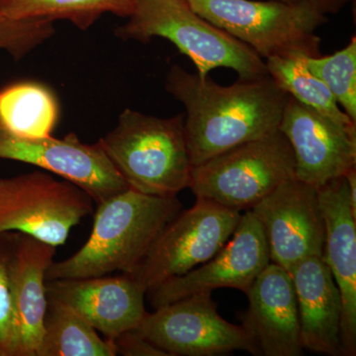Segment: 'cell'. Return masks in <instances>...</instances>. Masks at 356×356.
<instances>
[{
  "instance_id": "cell-1",
  "label": "cell",
  "mask_w": 356,
  "mask_h": 356,
  "mask_svg": "<svg viewBox=\"0 0 356 356\" xmlns=\"http://www.w3.org/2000/svg\"><path fill=\"white\" fill-rule=\"evenodd\" d=\"M165 89L184 104L192 168L280 130L290 97L269 74L224 86L177 65L168 72Z\"/></svg>"
},
{
  "instance_id": "cell-2",
  "label": "cell",
  "mask_w": 356,
  "mask_h": 356,
  "mask_svg": "<svg viewBox=\"0 0 356 356\" xmlns=\"http://www.w3.org/2000/svg\"><path fill=\"white\" fill-rule=\"evenodd\" d=\"M97 205L88 240L69 259L51 262L47 281L133 273L182 208L177 196L149 195L132 188Z\"/></svg>"
},
{
  "instance_id": "cell-3",
  "label": "cell",
  "mask_w": 356,
  "mask_h": 356,
  "mask_svg": "<svg viewBox=\"0 0 356 356\" xmlns=\"http://www.w3.org/2000/svg\"><path fill=\"white\" fill-rule=\"evenodd\" d=\"M98 144L128 184L149 195L173 197L189 186L192 165L184 114L159 118L125 109Z\"/></svg>"
},
{
  "instance_id": "cell-4",
  "label": "cell",
  "mask_w": 356,
  "mask_h": 356,
  "mask_svg": "<svg viewBox=\"0 0 356 356\" xmlns=\"http://www.w3.org/2000/svg\"><path fill=\"white\" fill-rule=\"evenodd\" d=\"M122 39L147 42L161 37L188 57L197 74L217 67L235 70L241 81L268 76L266 62L247 44L204 19L186 0H138L127 22L116 30Z\"/></svg>"
},
{
  "instance_id": "cell-5",
  "label": "cell",
  "mask_w": 356,
  "mask_h": 356,
  "mask_svg": "<svg viewBox=\"0 0 356 356\" xmlns=\"http://www.w3.org/2000/svg\"><path fill=\"white\" fill-rule=\"evenodd\" d=\"M204 19L247 44L264 60L322 55L318 28L327 22L306 1L186 0Z\"/></svg>"
},
{
  "instance_id": "cell-6",
  "label": "cell",
  "mask_w": 356,
  "mask_h": 356,
  "mask_svg": "<svg viewBox=\"0 0 356 356\" xmlns=\"http://www.w3.org/2000/svg\"><path fill=\"white\" fill-rule=\"evenodd\" d=\"M293 178L295 159L292 147L278 130L193 166L188 187L196 199L241 212L252 209Z\"/></svg>"
},
{
  "instance_id": "cell-7",
  "label": "cell",
  "mask_w": 356,
  "mask_h": 356,
  "mask_svg": "<svg viewBox=\"0 0 356 356\" xmlns=\"http://www.w3.org/2000/svg\"><path fill=\"white\" fill-rule=\"evenodd\" d=\"M92 210L83 189L41 170L0 178V234L16 232L58 248Z\"/></svg>"
},
{
  "instance_id": "cell-8",
  "label": "cell",
  "mask_w": 356,
  "mask_h": 356,
  "mask_svg": "<svg viewBox=\"0 0 356 356\" xmlns=\"http://www.w3.org/2000/svg\"><path fill=\"white\" fill-rule=\"evenodd\" d=\"M240 211L197 199L180 212L149 248L131 277L146 288L184 275L209 261L229 240L240 222Z\"/></svg>"
},
{
  "instance_id": "cell-9",
  "label": "cell",
  "mask_w": 356,
  "mask_h": 356,
  "mask_svg": "<svg viewBox=\"0 0 356 356\" xmlns=\"http://www.w3.org/2000/svg\"><path fill=\"white\" fill-rule=\"evenodd\" d=\"M136 331L170 356H215L243 350L259 356L243 325L218 313L212 292L196 293L147 313Z\"/></svg>"
},
{
  "instance_id": "cell-10",
  "label": "cell",
  "mask_w": 356,
  "mask_h": 356,
  "mask_svg": "<svg viewBox=\"0 0 356 356\" xmlns=\"http://www.w3.org/2000/svg\"><path fill=\"white\" fill-rule=\"evenodd\" d=\"M250 210L261 222L273 264L290 273L300 262L323 257L325 226L315 187L293 178Z\"/></svg>"
},
{
  "instance_id": "cell-11",
  "label": "cell",
  "mask_w": 356,
  "mask_h": 356,
  "mask_svg": "<svg viewBox=\"0 0 356 356\" xmlns=\"http://www.w3.org/2000/svg\"><path fill=\"white\" fill-rule=\"evenodd\" d=\"M270 262L261 222L248 210L226 245L197 268L170 278L147 290L154 309L196 293L233 288L247 293L255 278Z\"/></svg>"
},
{
  "instance_id": "cell-12",
  "label": "cell",
  "mask_w": 356,
  "mask_h": 356,
  "mask_svg": "<svg viewBox=\"0 0 356 356\" xmlns=\"http://www.w3.org/2000/svg\"><path fill=\"white\" fill-rule=\"evenodd\" d=\"M0 159L54 173L83 189L97 204L129 188L100 145L84 144L76 134L62 139H24L0 129Z\"/></svg>"
},
{
  "instance_id": "cell-13",
  "label": "cell",
  "mask_w": 356,
  "mask_h": 356,
  "mask_svg": "<svg viewBox=\"0 0 356 356\" xmlns=\"http://www.w3.org/2000/svg\"><path fill=\"white\" fill-rule=\"evenodd\" d=\"M280 131L295 159V178L321 188L356 166V127L343 125L290 96Z\"/></svg>"
},
{
  "instance_id": "cell-14",
  "label": "cell",
  "mask_w": 356,
  "mask_h": 356,
  "mask_svg": "<svg viewBox=\"0 0 356 356\" xmlns=\"http://www.w3.org/2000/svg\"><path fill=\"white\" fill-rule=\"evenodd\" d=\"M46 291L110 341L137 329L147 313V289L129 274L49 280Z\"/></svg>"
},
{
  "instance_id": "cell-15",
  "label": "cell",
  "mask_w": 356,
  "mask_h": 356,
  "mask_svg": "<svg viewBox=\"0 0 356 356\" xmlns=\"http://www.w3.org/2000/svg\"><path fill=\"white\" fill-rule=\"evenodd\" d=\"M245 294L248 306L240 318L259 356L303 355L291 274L269 262Z\"/></svg>"
},
{
  "instance_id": "cell-16",
  "label": "cell",
  "mask_w": 356,
  "mask_h": 356,
  "mask_svg": "<svg viewBox=\"0 0 356 356\" xmlns=\"http://www.w3.org/2000/svg\"><path fill=\"white\" fill-rule=\"evenodd\" d=\"M324 216L323 259L334 276L343 303V355H356V213L351 207L346 177L318 189Z\"/></svg>"
},
{
  "instance_id": "cell-17",
  "label": "cell",
  "mask_w": 356,
  "mask_h": 356,
  "mask_svg": "<svg viewBox=\"0 0 356 356\" xmlns=\"http://www.w3.org/2000/svg\"><path fill=\"white\" fill-rule=\"evenodd\" d=\"M290 274L298 304L304 350L320 355H343V303L329 266L323 257H314L300 262Z\"/></svg>"
},
{
  "instance_id": "cell-18",
  "label": "cell",
  "mask_w": 356,
  "mask_h": 356,
  "mask_svg": "<svg viewBox=\"0 0 356 356\" xmlns=\"http://www.w3.org/2000/svg\"><path fill=\"white\" fill-rule=\"evenodd\" d=\"M57 247L18 233L10 261L11 298L19 356H37L48 308L46 273Z\"/></svg>"
},
{
  "instance_id": "cell-19",
  "label": "cell",
  "mask_w": 356,
  "mask_h": 356,
  "mask_svg": "<svg viewBox=\"0 0 356 356\" xmlns=\"http://www.w3.org/2000/svg\"><path fill=\"white\" fill-rule=\"evenodd\" d=\"M58 113L57 98L44 84L20 81L0 88V129L10 135L51 137Z\"/></svg>"
},
{
  "instance_id": "cell-20",
  "label": "cell",
  "mask_w": 356,
  "mask_h": 356,
  "mask_svg": "<svg viewBox=\"0 0 356 356\" xmlns=\"http://www.w3.org/2000/svg\"><path fill=\"white\" fill-rule=\"evenodd\" d=\"M113 341L102 337L76 312L48 300L37 356H115Z\"/></svg>"
},
{
  "instance_id": "cell-21",
  "label": "cell",
  "mask_w": 356,
  "mask_h": 356,
  "mask_svg": "<svg viewBox=\"0 0 356 356\" xmlns=\"http://www.w3.org/2000/svg\"><path fill=\"white\" fill-rule=\"evenodd\" d=\"M138 0H0V16L13 20H67L81 29L103 14L128 18Z\"/></svg>"
},
{
  "instance_id": "cell-22",
  "label": "cell",
  "mask_w": 356,
  "mask_h": 356,
  "mask_svg": "<svg viewBox=\"0 0 356 356\" xmlns=\"http://www.w3.org/2000/svg\"><path fill=\"white\" fill-rule=\"evenodd\" d=\"M264 62L269 76L288 95L337 123L356 127V123L339 107L327 86L312 74L306 58H271Z\"/></svg>"
},
{
  "instance_id": "cell-23",
  "label": "cell",
  "mask_w": 356,
  "mask_h": 356,
  "mask_svg": "<svg viewBox=\"0 0 356 356\" xmlns=\"http://www.w3.org/2000/svg\"><path fill=\"white\" fill-rule=\"evenodd\" d=\"M306 64L327 86L344 113L356 123V38L330 56L306 58Z\"/></svg>"
},
{
  "instance_id": "cell-24",
  "label": "cell",
  "mask_w": 356,
  "mask_h": 356,
  "mask_svg": "<svg viewBox=\"0 0 356 356\" xmlns=\"http://www.w3.org/2000/svg\"><path fill=\"white\" fill-rule=\"evenodd\" d=\"M17 236L16 232L0 234V346L6 356H19L10 284V261Z\"/></svg>"
},
{
  "instance_id": "cell-25",
  "label": "cell",
  "mask_w": 356,
  "mask_h": 356,
  "mask_svg": "<svg viewBox=\"0 0 356 356\" xmlns=\"http://www.w3.org/2000/svg\"><path fill=\"white\" fill-rule=\"evenodd\" d=\"M49 19L13 20L0 16V51L19 60L55 32Z\"/></svg>"
},
{
  "instance_id": "cell-26",
  "label": "cell",
  "mask_w": 356,
  "mask_h": 356,
  "mask_svg": "<svg viewBox=\"0 0 356 356\" xmlns=\"http://www.w3.org/2000/svg\"><path fill=\"white\" fill-rule=\"evenodd\" d=\"M117 355L124 356H170L156 344L147 341L136 330L124 332L113 339Z\"/></svg>"
},
{
  "instance_id": "cell-27",
  "label": "cell",
  "mask_w": 356,
  "mask_h": 356,
  "mask_svg": "<svg viewBox=\"0 0 356 356\" xmlns=\"http://www.w3.org/2000/svg\"><path fill=\"white\" fill-rule=\"evenodd\" d=\"M314 9L323 15L339 13L350 0H306Z\"/></svg>"
},
{
  "instance_id": "cell-28",
  "label": "cell",
  "mask_w": 356,
  "mask_h": 356,
  "mask_svg": "<svg viewBox=\"0 0 356 356\" xmlns=\"http://www.w3.org/2000/svg\"><path fill=\"white\" fill-rule=\"evenodd\" d=\"M346 184H348V193H350V199L351 207L356 213V170L355 168H351L344 175Z\"/></svg>"
},
{
  "instance_id": "cell-29",
  "label": "cell",
  "mask_w": 356,
  "mask_h": 356,
  "mask_svg": "<svg viewBox=\"0 0 356 356\" xmlns=\"http://www.w3.org/2000/svg\"><path fill=\"white\" fill-rule=\"evenodd\" d=\"M280 1L288 2V3H297V2L301 1V0H280Z\"/></svg>"
},
{
  "instance_id": "cell-30",
  "label": "cell",
  "mask_w": 356,
  "mask_h": 356,
  "mask_svg": "<svg viewBox=\"0 0 356 356\" xmlns=\"http://www.w3.org/2000/svg\"><path fill=\"white\" fill-rule=\"evenodd\" d=\"M0 356H6V351L3 350L1 346H0Z\"/></svg>"
}]
</instances>
